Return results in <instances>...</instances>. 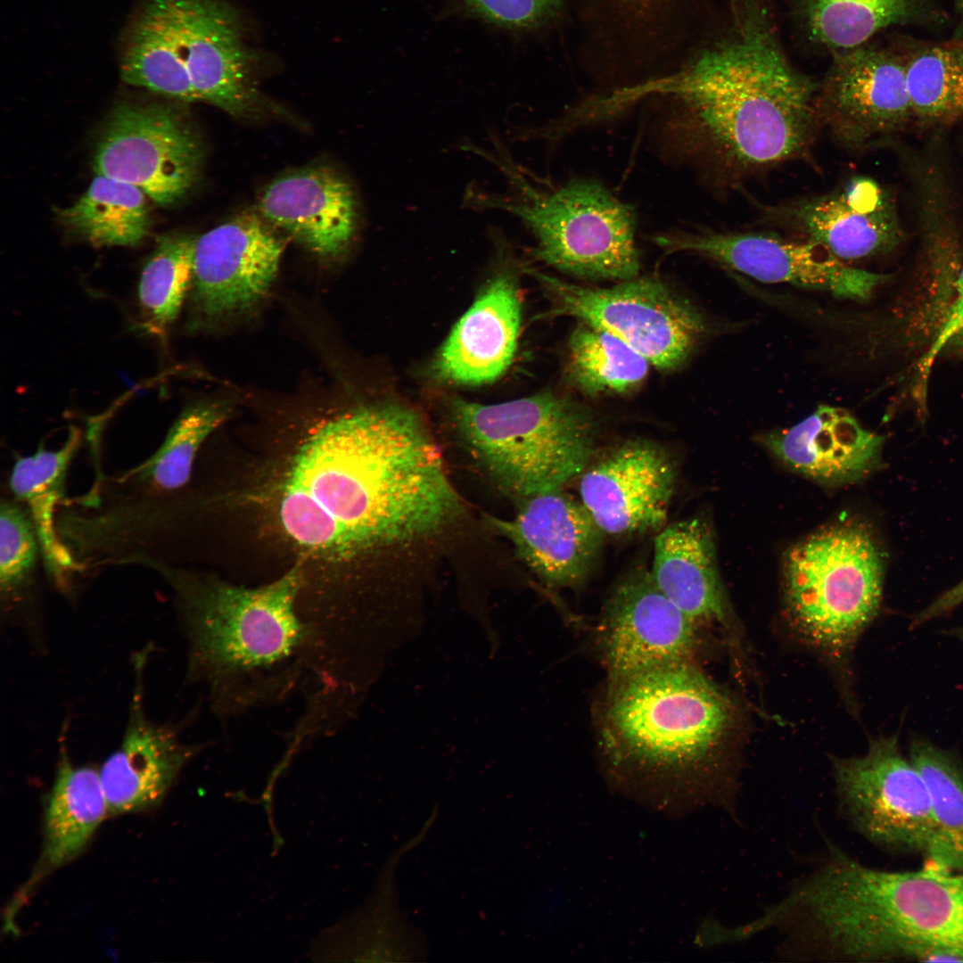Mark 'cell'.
<instances>
[{
	"label": "cell",
	"instance_id": "cell-34",
	"mask_svg": "<svg viewBox=\"0 0 963 963\" xmlns=\"http://www.w3.org/2000/svg\"><path fill=\"white\" fill-rule=\"evenodd\" d=\"M905 64L913 115L928 122L963 119V41L920 48Z\"/></svg>",
	"mask_w": 963,
	"mask_h": 963
},
{
	"label": "cell",
	"instance_id": "cell-35",
	"mask_svg": "<svg viewBox=\"0 0 963 963\" xmlns=\"http://www.w3.org/2000/svg\"><path fill=\"white\" fill-rule=\"evenodd\" d=\"M38 538L26 507L16 498L0 506V592L6 604L25 599L36 582Z\"/></svg>",
	"mask_w": 963,
	"mask_h": 963
},
{
	"label": "cell",
	"instance_id": "cell-3",
	"mask_svg": "<svg viewBox=\"0 0 963 963\" xmlns=\"http://www.w3.org/2000/svg\"><path fill=\"white\" fill-rule=\"evenodd\" d=\"M784 907L813 959L963 962V872L879 869L831 848Z\"/></svg>",
	"mask_w": 963,
	"mask_h": 963
},
{
	"label": "cell",
	"instance_id": "cell-18",
	"mask_svg": "<svg viewBox=\"0 0 963 963\" xmlns=\"http://www.w3.org/2000/svg\"><path fill=\"white\" fill-rule=\"evenodd\" d=\"M765 218L846 263L892 249L901 235L892 199L877 181L862 176L828 193L770 207Z\"/></svg>",
	"mask_w": 963,
	"mask_h": 963
},
{
	"label": "cell",
	"instance_id": "cell-13",
	"mask_svg": "<svg viewBox=\"0 0 963 963\" xmlns=\"http://www.w3.org/2000/svg\"><path fill=\"white\" fill-rule=\"evenodd\" d=\"M284 249L271 225L253 214L196 237L189 289L194 317L218 318L259 302L276 279Z\"/></svg>",
	"mask_w": 963,
	"mask_h": 963
},
{
	"label": "cell",
	"instance_id": "cell-40",
	"mask_svg": "<svg viewBox=\"0 0 963 963\" xmlns=\"http://www.w3.org/2000/svg\"><path fill=\"white\" fill-rule=\"evenodd\" d=\"M626 1L632 2V3H640L642 4H649V3L653 2V1H655V0H626Z\"/></svg>",
	"mask_w": 963,
	"mask_h": 963
},
{
	"label": "cell",
	"instance_id": "cell-30",
	"mask_svg": "<svg viewBox=\"0 0 963 963\" xmlns=\"http://www.w3.org/2000/svg\"><path fill=\"white\" fill-rule=\"evenodd\" d=\"M909 758L929 795L932 834L924 854L928 866L963 872V768L923 740L911 742Z\"/></svg>",
	"mask_w": 963,
	"mask_h": 963
},
{
	"label": "cell",
	"instance_id": "cell-15",
	"mask_svg": "<svg viewBox=\"0 0 963 963\" xmlns=\"http://www.w3.org/2000/svg\"><path fill=\"white\" fill-rule=\"evenodd\" d=\"M163 1L199 99L234 116L256 112L259 56L244 41L236 9L225 0Z\"/></svg>",
	"mask_w": 963,
	"mask_h": 963
},
{
	"label": "cell",
	"instance_id": "cell-8",
	"mask_svg": "<svg viewBox=\"0 0 963 963\" xmlns=\"http://www.w3.org/2000/svg\"><path fill=\"white\" fill-rule=\"evenodd\" d=\"M884 556L865 525L839 523L808 537L787 554L786 595L800 629L832 650L850 645L877 613Z\"/></svg>",
	"mask_w": 963,
	"mask_h": 963
},
{
	"label": "cell",
	"instance_id": "cell-20",
	"mask_svg": "<svg viewBox=\"0 0 963 963\" xmlns=\"http://www.w3.org/2000/svg\"><path fill=\"white\" fill-rule=\"evenodd\" d=\"M262 218L314 255L341 258L356 236L359 212L356 193L342 175L327 167L287 173L265 189Z\"/></svg>",
	"mask_w": 963,
	"mask_h": 963
},
{
	"label": "cell",
	"instance_id": "cell-14",
	"mask_svg": "<svg viewBox=\"0 0 963 963\" xmlns=\"http://www.w3.org/2000/svg\"><path fill=\"white\" fill-rule=\"evenodd\" d=\"M696 622L636 571L613 588L597 628L596 644L608 679L689 662Z\"/></svg>",
	"mask_w": 963,
	"mask_h": 963
},
{
	"label": "cell",
	"instance_id": "cell-6",
	"mask_svg": "<svg viewBox=\"0 0 963 963\" xmlns=\"http://www.w3.org/2000/svg\"><path fill=\"white\" fill-rule=\"evenodd\" d=\"M182 606L197 664L215 677L268 669L292 654L306 630L295 612L300 571L249 588L200 578L174 564L147 560Z\"/></svg>",
	"mask_w": 963,
	"mask_h": 963
},
{
	"label": "cell",
	"instance_id": "cell-31",
	"mask_svg": "<svg viewBox=\"0 0 963 963\" xmlns=\"http://www.w3.org/2000/svg\"><path fill=\"white\" fill-rule=\"evenodd\" d=\"M649 361L624 341L602 328L580 322L568 342L565 373L585 394H621L646 377Z\"/></svg>",
	"mask_w": 963,
	"mask_h": 963
},
{
	"label": "cell",
	"instance_id": "cell-2",
	"mask_svg": "<svg viewBox=\"0 0 963 963\" xmlns=\"http://www.w3.org/2000/svg\"><path fill=\"white\" fill-rule=\"evenodd\" d=\"M814 83L786 60L766 29L708 49L683 70L622 89L630 104L648 95L681 106L678 126L695 159L728 185L806 157L823 128Z\"/></svg>",
	"mask_w": 963,
	"mask_h": 963
},
{
	"label": "cell",
	"instance_id": "cell-32",
	"mask_svg": "<svg viewBox=\"0 0 963 963\" xmlns=\"http://www.w3.org/2000/svg\"><path fill=\"white\" fill-rule=\"evenodd\" d=\"M799 7L810 36L837 53L863 45L914 13L913 0H800Z\"/></svg>",
	"mask_w": 963,
	"mask_h": 963
},
{
	"label": "cell",
	"instance_id": "cell-38",
	"mask_svg": "<svg viewBox=\"0 0 963 963\" xmlns=\"http://www.w3.org/2000/svg\"><path fill=\"white\" fill-rule=\"evenodd\" d=\"M963 603V580L957 585L942 594L928 606L918 613L912 620L910 627L917 628L933 619L943 616Z\"/></svg>",
	"mask_w": 963,
	"mask_h": 963
},
{
	"label": "cell",
	"instance_id": "cell-9",
	"mask_svg": "<svg viewBox=\"0 0 963 963\" xmlns=\"http://www.w3.org/2000/svg\"><path fill=\"white\" fill-rule=\"evenodd\" d=\"M539 278L554 300L553 314L610 332L661 370L681 365L706 331L699 310L656 277H634L609 288Z\"/></svg>",
	"mask_w": 963,
	"mask_h": 963
},
{
	"label": "cell",
	"instance_id": "cell-25",
	"mask_svg": "<svg viewBox=\"0 0 963 963\" xmlns=\"http://www.w3.org/2000/svg\"><path fill=\"white\" fill-rule=\"evenodd\" d=\"M650 573L661 591L696 623L724 618L713 538L704 519L687 518L660 531Z\"/></svg>",
	"mask_w": 963,
	"mask_h": 963
},
{
	"label": "cell",
	"instance_id": "cell-11",
	"mask_svg": "<svg viewBox=\"0 0 963 963\" xmlns=\"http://www.w3.org/2000/svg\"><path fill=\"white\" fill-rule=\"evenodd\" d=\"M653 242L667 252L696 253L761 283L788 284L840 299L868 300L887 279L850 266L819 243L772 232L679 231L656 235Z\"/></svg>",
	"mask_w": 963,
	"mask_h": 963
},
{
	"label": "cell",
	"instance_id": "cell-27",
	"mask_svg": "<svg viewBox=\"0 0 963 963\" xmlns=\"http://www.w3.org/2000/svg\"><path fill=\"white\" fill-rule=\"evenodd\" d=\"M61 747L44 817L42 853L30 885L78 856L109 815L99 771L73 764Z\"/></svg>",
	"mask_w": 963,
	"mask_h": 963
},
{
	"label": "cell",
	"instance_id": "cell-28",
	"mask_svg": "<svg viewBox=\"0 0 963 963\" xmlns=\"http://www.w3.org/2000/svg\"><path fill=\"white\" fill-rule=\"evenodd\" d=\"M127 84L183 102L200 100L163 0H147L130 23L120 56Z\"/></svg>",
	"mask_w": 963,
	"mask_h": 963
},
{
	"label": "cell",
	"instance_id": "cell-21",
	"mask_svg": "<svg viewBox=\"0 0 963 963\" xmlns=\"http://www.w3.org/2000/svg\"><path fill=\"white\" fill-rule=\"evenodd\" d=\"M514 279L494 277L456 324L434 363L441 380L482 385L511 365L521 327V300Z\"/></svg>",
	"mask_w": 963,
	"mask_h": 963
},
{
	"label": "cell",
	"instance_id": "cell-10",
	"mask_svg": "<svg viewBox=\"0 0 963 963\" xmlns=\"http://www.w3.org/2000/svg\"><path fill=\"white\" fill-rule=\"evenodd\" d=\"M842 811L875 845L894 852L925 854L932 834L924 779L898 746L880 738L859 757L834 762Z\"/></svg>",
	"mask_w": 963,
	"mask_h": 963
},
{
	"label": "cell",
	"instance_id": "cell-12",
	"mask_svg": "<svg viewBox=\"0 0 963 963\" xmlns=\"http://www.w3.org/2000/svg\"><path fill=\"white\" fill-rule=\"evenodd\" d=\"M202 158L198 137L178 111L160 104H121L98 143L94 170L140 188L160 205L194 185Z\"/></svg>",
	"mask_w": 963,
	"mask_h": 963
},
{
	"label": "cell",
	"instance_id": "cell-16",
	"mask_svg": "<svg viewBox=\"0 0 963 963\" xmlns=\"http://www.w3.org/2000/svg\"><path fill=\"white\" fill-rule=\"evenodd\" d=\"M677 464L654 442L627 440L591 460L580 475V501L605 534L661 531L677 482Z\"/></svg>",
	"mask_w": 963,
	"mask_h": 963
},
{
	"label": "cell",
	"instance_id": "cell-7",
	"mask_svg": "<svg viewBox=\"0 0 963 963\" xmlns=\"http://www.w3.org/2000/svg\"><path fill=\"white\" fill-rule=\"evenodd\" d=\"M510 171L521 199H488V206L504 209L525 224L537 240L536 258L580 277H637L639 256L632 206L593 179H573L539 191Z\"/></svg>",
	"mask_w": 963,
	"mask_h": 963
},
{
	"label": "cell",
	"instance_id": "cell-1",
	"mask_svg": "<svg viewBox=\"0 0 963 963\" xmlns=\"http://www.w3.org/2000/svg\"><path fill=\"white\" fill-rule=\"evenodd\" d=\"M292 457L279 489V523L315 555L345 558L407 542L436 532L461 509L437 445L406 407L338 415Z\"/></svg>",
	"mask_w": 963,
	"mask_h": 963
},
{
	"label": "cell",
	"instance_id": "cell-26",
	"mask_svg": "<svg viewBox=\"0 0 963 963\" xmlns=\"http://www.w3.org/2000/svg\"><path fill=\"white\" fill-rule=\"evenodd\" d=\"M80 432L72 428L57 449L40 447L35 453L16 458L9 486L14 498L29 512L41 550V558L50 581L61 591L69 592L80 565L61 540L57 531V506L66 498V473L80 443Z\"/></svg>",
	"mask_w": 963,
	"mask_h": 963
},
{
	"label": "cell",
	"instance_id": "cell-22",
	"mask_svg": "<svg viewBox=\"0 0 963 963\" xmlns=\"http://www.w3.org/2000/svg\"><path fill=\"white\" fill-rule=\"evenodd\" d=\"M232 407L226 401H214L185 409L150 457L119 474L101 477L95 486L100 506L127 514L180 493L191 480L201 447L228 418Z\"/></svg>",
	"mask_w": 963,
	"mask_h": 963
},
{
	"label": "cell",
	"instance_id": "cell-41",
	"mask_svg": "<svg viewBox=\"0 0 963 963\" xmlns=\"http://www.w3.org/2000/svg\"><path fill=\"white\" fill-rule=\"evenodd\" d=\"M959 635L963 638V629L960 630Z\"/></svg>",
	"mask_w": 963,
	"mask_h": 963
},
{
	"label": "cell",
	"instance_id": "cell-33",
	"mask_svg": "<svg viewBox=\"0 0 963 963\" xmlns=\"http://www.w3.org/2000/svg\"><path fill=\"white\" fill-rule=\"evenodd\" d=\"M195 236L163 235L144 266L138 298L144 327L163 336L177 318L190 289Z\"/></svg>",
	"mask_w": 963,
	"mask_h": 963
},
{
	"label": "cell",
	"instance_id": "cell-29",
	"mask_svg": "<svg viewBox=\"0 0 963 963\" xmlns=\"http://www.w3.org/2000/svg\"><path fill=\"white\" fill-rule=\"evenodd\" d=\"M145 193L137 186L96 175L86 193L58 216L92 245L136 246L150 230Z\"/></svg>",
	"mask_w": 963,
	"mask_h": 963
},
{
	"label": "cell",
	"instance_id": "cell-19",
	"mask_svg": "<svg viewBox=\"0 0 963 963\" xmlns=\"http://www.w3.org/2000/svg\"><path fill=\"white\" fill-rule=\"evenodd\" d=\"M512 519L486 522L514 547L521 560L548 587L569 588L589 573L605 533L581 501L561 490L523 498Z\"/></svg>",
	"mask_w": 963,
	"mask_h": 963
},
{
	"label": "cell",
	"instance_id": "cell-39",
	"mask_svg": "<svg viewBox=\"0 0 963 963\" xmlns=\"http://www.w3.org/2000/svg\"><path fill=\"white\" fill-rule=\"evenodd\" d=\"M951 343L963 351V330L952 339Z\"/></svg>",
	"mask_w": 963,
	"mask_h": 963
},
{
	"label": "cell",
	"instance_id": "cell-17",
	"mask_svg": "<svg viewBox=\"0 0 963 963\" xmlns=\"http://www.w3.org/2000/svg\"><path fill=\"white\" fill-rule=\"evenodd\" d=\"M823 128L860 150L913 115L905 57L863 45L837 53L819 90Z\"/></svg>",
	"mask_w": 963,
	"mask_h": 963
},
{
	"label": "cell",
	"instance_id": "cell-36",
	"mask_svg": "<svg viewBox=\"0 0 963 963\" xmlns=\"http://www.w3.org/2000/svg\"><path fill=\"white\" fill-rule=\"evenodd\" d=\"M465 14L498 27L523 31L539 28L561 9L564 0H455Z\"/></svg>",
	"mask_w": 963,
	"mask_h": 963
},
{
	"label": "cell",
	"instance_id": "cell-24",
	"mask_svg": "<svg viewBox=\"0 0 963 963\" xmlns=\"http://www.w3.org/2000/svg\"><path fill=\"white\" fill-rule=\"evenodd\" d=\"M763 442L794 470L844 483L877 467L884 437L864 429L847 410L821 405L795 425L764 435Z\"/></svg>",
	"mask_w": 963,
	"mask_h": 963
},
{
	"label": "cell",
	"instance_id": "cell-23",
	"mask_svg": "<svg viewBox=\"0 0 963 963\" xmlns=\"http://www.w3.org/2000/svg\"><path fill=\"white\" fill-rule=\"evenodd\" d=\"M140 694L135 691L119 746L99 770L109 815L157 806L191 755L170 728L146 717Z\"/></svg>",
	"mask_w": 963,
	"mask_h": 963
},
{
	"label": "cell",
	"instance_id": "cell-42",
	"mask_svg": "<svg viewBox=\"0 0 963 963\" xmlns=\"http://www.w3.org/2000/svg\"><path fill=\"white\" fill-rule=\"evenodd\" d=\"M957 1H958V3H959V4H960L961 5H963V0H957Z\"/></svg>",
	"mask_w": 963,
	"mask_h": 963
},
{
	"label": "cell",
	"instance_id": "cell-4",
	"mask_svg": "<svg viewBox=\"0 0 963 963\" xmlns=\"http://www.w3.org/2000/svg\"><path fill=\"white\" fill-rule=\"evenodd\" d=\"M728 700L690 662L608 679L599 745L620 771L692 781L708 773L730 724Z\"/></svg>",
	"mask_w": 963,
	"mask_h": 963
},
{
	"label": "cell",
	"instance_id": "cell-37",
	"mask_svg": "<svg viewBox=\"0 0 963 963\" xmlns=\"http://www.w3.org/2000/svg\"><path fill=\"white\" fill-rule=\"evenodd\" d=\"M963 330V267L957 282L956 299L934 342L919 363L920 378L926 381L930 368L939 352Z\"/></svg>",
	"mask_w": 963,
	"mask_h": 963
},
{
	"label": "cell",
	"instance_id": "cell-5",
	"mask_svg": "<svg viewBox=\"0 0 963 963\" xmlns=\"http://www.w3.org/2000/svg\"><path fill=\"white\" fill-rule=\"evenodd\" d=\"M449 412L482 468L522 499L561 490L594 456L597 421L564 395L547 391L498 404L454 398Z\"/></svg>",
	"mask_w": 963,
	"mask_h": 963
}]
</instances>
